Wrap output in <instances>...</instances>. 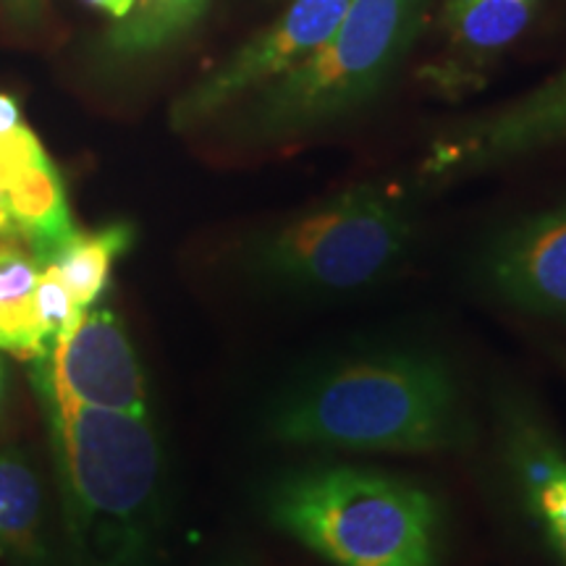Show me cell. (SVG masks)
I'll use <instances>...</instances> for the list:
<instances>
[{"label": "cell", "mask_w": 566, "mask_h": 566, "mask_svg": "<svg viewBox=\"0 0 566 566\" xmlns=\"http://www.w3.org/2000/svg\"><path fill=\"white\" fill-rule=\"evenodd\" d=\"M346 6L349 0H292L273 24L247 40L231 59L184 92L171 113L176 129L205 122L239 97L263 90L300 66L334 34Z\"/></svg>", "instance_id": "obj_6"}, {"label": "cell", "mask_w": 566, "mask_h": 566, "mask_svg": "<svg viewBox=\"0 0 566 566\" xmlns=\"http://www.w3.org/2000/svg\"><path fill=\"white\" fill-rule=\"evenodd\" d=\"M558 142H566V71L506 108L443 132L422 174L436 181L483 174Z\"/></svg>", "instance_id": "obj_8"}, {"label": "cell", "mask_w": 566, "mask_h": 566, "mask_svg": "<svg viewBox=\"0 0 566 566\" xmlns=\"http://www.w3.org/2000/svg\"><path fill=\"white\" fill-rule=\"evenodd\" d=\"M160 6H163V0H137V9H134L129 17L122 19L116 27H113L108 40L124 38V34H129L134 30H139V27H145L147 21H150L155 13L160 11Z\"/></svg>", "instance_id": "obj_17"}, {"label": "cell", "mask_w": 566, "mask_h": 566, "mask_svg": "<svg viewBox=\"0 0 566 566\" xmlns=\"http://www.w3.org/2000/svg\"><path fill=\"white\" fill-rule=\"evenodd\" d=\"M48 415L74 566H155L166 530V462L150 415L38 391Z\"/></svg>", "instance_id": "obj_2"}, {"label": "cell", "mask_w": 566, "mask_h": 566, "mask_svg": "<svg viewBox=\"0 0 566 566\" xmlns=\"http://www.w3.org/2000/svg\"><path fill=\"white\" fill-rule=\"evenodd\" d=\"M38 391L108 412H147V380L124 323L108 307L87 310L45 359L32 363Z\"/></svg>", "instance_id": "obj_7"}, {"label": "cell", "mask_w": 566, "mask_h": 566, "mask_svg": "<svg viewBox=\"0 0 566 566\" xmlns=\"http://www.w3.org/2000/svg\"><path fill=\"white\" fill-rule=\"evenodd\" d=\"M82 315L84 313L71 300L59 271L53 265H42L38 289H34V317H38V331L40 342L45 346V357L53 349V344L80 323Z\"/></svg>", "instance_id": "obj_16"}, {"label": "cell", "mask_w": 566, "mask_h": 566, "mask_svg": "<svg viewBox=\"0 0 566 566\" xmlns=\"http://www.w3.org/2000/svg\"><path fill=\"white\" fill-rule=\"evenodd\" d=\"M412 202L388 184H357L260 231L247 275L281 296L328 300L378 286L415 244Z\"/></svg>", "instance_id": "obj_4"}, {"label": "cell", "mask_w": 566, "mask_h": 566, "mask_svg": "<svg viewBox=\"0 0 566 566\" xmlns=\"http://www.w3.org/2000/svg\"><path fill=\"white\" fill-rule=\"evenodd\" d=\"M516 3H537V0H516Z\"/></svg>", "instance_id": "obj_22"}, {"label": "cell", "mask_w": 566, "mask_h": 566, "mask_svg": "<svg viewBox=\"0 0 566 566\" xmlns=\"http://www.w3.org/2000/svg\"><path fill=\"white\" fill-rule=\"evenodd\" d=\"M430 0H349L328 40L252 92L247 134L263 142L323 132L370 105L412 51Z\"/></svg>", "instance_id": "obj_5"}, {"label": "cell", "mask_w": 566, "mask_h": 566, "mask_svg": "<svg viewBox=\"0 0 566 566\" xmlns=\"http://www.w3.org/2000/svg\"><path fill=\"white\" fill-rule=\"evenodd\" d=\"M263 509L273 530L334 566H438L441 556V501L378 467H292L265 485Z\"/></svg>", "instance_id": "obj_3"}, {"label": "cell", "mask_w": 566, "mask_h": 566, "mask_svg": "<svg viewBox=\"0 0 566 566\" xmlns=\"http://www.w3.org/2000/svg\"><path fill=\"white\" fill-rule=\"evenodd\" d=\"M0 237L17 239V229H13L11 212H9V200H6L3 189H0Z\"/></svg>", "instance_id": "obj_19"}, {"label": "cell", "mask_w": 566, "mask_h": 566, "mask_svg": "<svg viewBox=\"0 0 566 566\" xmlns=\"http://www.w3.org/2000/svg\"><path fill=\"white\" fill-rule=\"evenodd\" d=\"M9 3L19 13H38L42 9V3H45V0H9Z\"/></svg>", "instance_id": "obj_20"}, {"label": "cell", "mask_w": 566, "mask_h": 566, "mask_svg": "<svg viewBox=\"0 0 566 566\" xmlns=\"http://www.w3.org/2000/svg\"><path fill=\"white\" fill-rule=\"evenodd\" d=\"M263 428L279 446L357 454H451L475 433L454 365L422 344L367 346L304 367L275 391Z\"/></svg>", "instance_id": "obj_1"}, {"label": "cell", "mask_w": 566, "mask_h": 566, "mask_svg": "<svg viewBox=\"0 0 566 566\" xmlns=\"http://www.w3.org/2000/svg\"><path fill=\"white\" fill-rule=\"evenodd\" d=\"M40 271V260L21 244L0 247V349L21 363H38L45 357L34 317Z\"/></svg>", "instance_id": "obj_12"}, {"label": "cell", "mask_w": 566, "mask_h": 566, "mask_svg": "<svg viewBox=\"0 0 566 566\" xmlns=\"http://www.w3.org/2000/svg\"><path fill=\"white\" fill-rule=\"evenodd\" d=\"M480 279L509 307L566 323V205L495 233L480 254Z\"/></svg>", "instance_id": "obj_9"}, {"label": "cell", "mask_w": 566, "mask_h": 566, "mask_svg": "<svg viewBox=\"0 0 566 566\" xmlns=\"http://www.w3.org/2000/svg\"><path fill=\"white\" fill-rule=\"evenodd\" d=\"M84 3L92 6V9L108 13V17L116 21L126 19L134 9H137V0H84Z\"/></svg>", "instance_id": "obj_18"}, {"label": "cell", "mask_w": 566, "mask_h": 566, "mask_svg": "<svg viewBox=\"0 0 566 566\" xmlns=\"http://www.w3.org/2000/svg\"><path fill=\"white\" fill-rule=\"evenodd\" d=\"M210 0H163L160 11L147 21L145 27L134 30L124 38L108 40L113 51L124 55H139L153 53L158 48L168 45V42L179 40L184 32H189L200 21V17L208 11Z\"/></svg>", "instance_id": "obj_15"}, {"label": "cell", "mask_w": 566, "mask_h": 566, "mask_svg": "<svg viewBox=\"0 0 566 566\" xmlns=\"http://www.w3.org/2000/svg\"><path fill=\"white\" fill-rule=\"evenodd\" d=\"M0 562L9 566H53L45 527V493L21 451L0 454Z\"/></svg>", "instance_id": "obj_11"}, {"label": "cell", "mask_w": 566, "mask_h": 566, "mask_svg": "<svg viewBox=\"0 0 566 566\" xmlns=\"http://www.w3.org/2000/svg\"><path fill=\"white\" fill-rule=\"evenodd\" d=\"M0 407H3V367H0Z\"/></svg>", "instance_id": "obj_21"}, {"label": "cell", "mask_w": 566, "mask_h": 566, "mask_svg": "<svg viewBox=\"0 0 566 566\" xmlns=\"http://www.w3.org/2000/svg\"><path fill=\"white\" fill-rule=\"evenodd\" d=\"M499 451L516 501L566 564V446L525 399L504 396Z\"/></svg>", "instance_id": "obj_10"}, {"label": "cell", "mask_w": 566, "mask_h": 566, "mask_svg": "<svg viewBox=\"0 0 566 566\" xmlns=\"http://www.w3.org/2000/svg\"><path fill=\"white\" fill-rule=\"evenodd\" d=\"M132 242V223H111L84 233L76 231L48 265L59 271L76 307L87 313L92 304L101 300L105 286H108L113 265L122 254L129 252Z\"/></svg>", "instance_id": "obj_14"}, {"label": "cell", "mask_w": 566, "mask_h": 566, "mask_svg": "<svg viewBox=\"0 0 566 566\" xmlns=\"http://www.w3.org/2000/svg\"><path fill=\"white\" fill-rule=\"evenodd\" d=\"M535 6L516 0H446L443 24L467 61H485L527 30Z\"/></svg>", "instance_id": "obj_13"}]
</instances>
